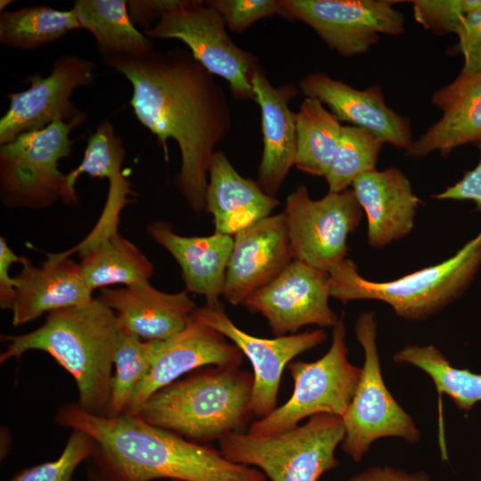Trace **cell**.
Listing matches in <instances>:
<instances>
[{"mask_svg":"<svg viewBox=\"0 0 481 481\" xmlns=\"http://www.w3.org/2000/svg\"><path fill=\"white\" fill-rule=\"evenodd\" d=\"M343 126L323 103L306 97L296 113L295 167L314 176H325L339 143Z\"/></svg>","mask_w":481,"mask_h":481,"instance_id":"obj_28","label":"cell"},{"mask_svg":"<svg viewBox=\"0 0 481 481\" xmlns=\"http://www.w3.org/2000/svg\"><path fill=\"white\" fill-rule=\"evenodd\" d=\"M14 1H12V0H1L0 1V11H1V12H4L6 6L10 5Z\"/></svg>","mask_w":481,"mask_h":481,"instance_id":"obj_43","label":"cell"},{"mask_svg":"<svg viewBox=\"0 0 481 481\" xmlns=\"http://www.w3.org/2000/svg\"><path fill=\"white\" fill-rule=\"evenodd\" d=\"M396 363H408L426 372L439 395H446L461 411L481 402V374L452 365L435 346L408 345L395 354Z\"/></svg>","mask_w":481,"mask_h":481,"instance_id":"obj_30","label":"cell"},{"mask_svg":"<svg viewBox=\"0 0 481 481\" xmlns=\"http://www.w3.org/2000/svg\"><path fill=\"white\" fill-rule=\"evenodd\" d=\"M27 257H20L10 248L5 238L0 237V306L11 310L16 296V281L10 276L13 263L23 265Z\"/></svg>","mask_w":481,"mask_h":481,"instance_id":"obj_39","label":"cell"},{"mask_svg":"<svg viewBox=\"0 0 481 481\" xmlns=\"http://www.w3.org/2000/svg\"><path fill=\"white\" fill-rule=\"evenodd\" d=\"M281 17L309 26L332 50L351 57L367 53L380 35L399 36L404 18L392 0H279Z\"/></svg>","mask_w":481,"mask_h":481,"instance_id":"obj_12","label":"cell"},{"mask_svg":"<svg viewBox=\"0 0 481 481\" xmlns=\"http://www.w3.org/2000/svg\"><path fill=\"white\" fill-rule=\"evenodd\" d=\"M125 155L122 139L116 135L112 124L109 120H104L87 139L80 164L66 174L62 201L66 204L77 202L75 185L83 174L109 180L123 172Z\"/></svg>","mask_w":481,"mask_h":481,"instance_id":"obj_33","label":"cell"},{"mask_svg":"<svg viewBox=\"0 0 481 481\" xmlns=\"http://www.w3.org/2000/svg\"><path fill=\"white\" fill-rule=\"evenodd\" d=\"M80 125L58 120L0 145V200L5 208L41 209L62 200L66 174L58 163L70 154L69 135Z\"/></svg>","mask_w":481,"mask_h":481,"instance_id":"obj_8","label":"cell"},{"mask_svg":"<svg viewBox=\"0 0 481 481\" xmlns=\"http://www.w3.org/2000/svg\"><path fill=\"white\" fill-rule=\"evenodd\" d=\"M216 10L201 0H178L143 34L150 39H177L211 74L229 84L233 98L254 101L251 77L258 59L231 39Z\"/></svg>","mask_w":481,"mask_h":481,"instance_id":"obj_10","label":"cell"},{"mask_svg":"<svg viewBox=\"0 0 481 481\" xmlns=\"http://www.w3.org/2000/svg\"><path fill=\"white\" fill-rule=\"evenodd\" d=\"M413 16L437 35L456 33L462 20L481 8V0H413Z\"/></svg>","mask_w":481,"mask_h":481,"instance_id":"obj_35","label":"cell"},{"mask_svg":"<svg viewBox=\"0 0 481 481\" xmlns=\"http://www.w3.org/2000/svg\"><path fill=\"white\" fill-rule=\"evenodd\" d=\"M351 189L366 215L371 247H386L413 230L421 201L400 169L388 167L367 172L355 180Z\"/></svg>","mask_w":481,"mask_h":481,"instance_id":"obj_21","label":"cell"},{"mask_svg":"<svg viewBox=\"0 0 481 481\" xmlns=\"http://www.w3.org/2000/svg\"><path fill=\"white\" fill-rule=\"evenodd\" d=\"M344 436L341 417L318 414L281 433L229 434L219 441V450L235 463L259 469L270 481H319L338 467L336 450Z\"/></svg>","mask_w":481,"mask_h":481,"instance_id":"obj_6","label":"cell"},{"mask_svg":"<svg viewBox=\"0 0 481 481\" xmlns=\"http://www.w3.org/2000/svg\"><path fill=\"white\" fill-rule=\"evenodd\" d=\"M464 63L461 72L473 74L481 71V8L469 14L455 33Z\"/></svg>","mask_w":481,"mask_h":481,"instance_id":"obj_37","label":"cell"},{"mask_svg":"<svg viewBox=\"0 0 481 481\" xmlns=\"http://www.w3.org/2000/svg\"><path fill=\"white\" fill-rule=\"evenodd\" d=\"M65 252L69 257L78 253L82 277L92 292L116 284L133 286L149 282L154 271L148 257L118 232L91 246Z\"/></svg>","mask_w":481,"mask_h":481,"instance_id":"obj_26","label":"cell"},{"mask_svg":"<svg viewBox=\"0 0 481 481\" xmlns=\"http://www.w3.org/2000/svg\"><path fill=\"white\" fill-rule=\"evenodd\" d=\"M192 319L222 333L250 362L253 368L252 412L261 419L277 407L278 394L284 369L300 354L311 350L327 338L322 329L264 338L239 328L218 306L197 307Z\"/></svg>","mask_w":481,"mask_h":481,"instance_id":"obj_14","label":"cell"},{"mask_svg":"<svg viewBox=\"0 0 481 481\" xmlns=\"http://www.w3.org/2000/svg\"><path fill=\"white\" fill-rule=\"evenodd\" d=\"M205 3L237 34L244 33L262 19L282 14L279 0H205Z\"/></svg>","mask_w":481,"mask_h":481,"instance_id":"obj_36","label":"cell"},{"mask_svg":"<svg viewBox=\"0 0 481 481\" xmlns=\"http://www.w3.org/2000/svg\"><path fill=\"white\" fill-rule=\"evenodd\" d=\"M14 278L16 296L11 311L12 323L16 327L45 313L83 306L94 299L79 263L65 252L48 254L40 266H35L28 258Z\"/></svg>","mask_w":481,"mask_h":481,"instance_id":"obj_19","label":"cell"},{"mask_svg":"<svg viewBox=\"0 0 481 481\" xmlns=\"http://www.w3.org/2000/svg\"><path fill=\"white\" fill-rule=\"evenodd\" d=\"M122 324L98 298L88 304L48 314L37 329L2 335L5 349L0 363L39 350L50 355L73 378L77 404L93 414L108 416L112 367Z\"/></svg>","mask_w":481,"mask_h":481,"instance_id":"obj_3","label":"cell"},{"mask_svg":"<svg viewBox=\"0 0 481 481\" xmlns=\"http://www.w3.org/2000/svg\"><path fill=\"white\" fill-rule=\"evenodd\" d=\"M98 298L114 311L121 324L146 340L167 338L183 330L196 308L186 290L166 293L150 282L102 289Z\"/></svg>","mask_w":481,"mask_h":481,"instance_id":"obj_23","label":"cell"},{"mask_svg":"<svg viewBox=\"0 0 481 481\" xmlns=\"http://www.w3.org/2000/svg\"><path fill=\"white\" fill-rule=\"evenodd\" d=\"M86 481H106V480L101 476V474L98 472L95 467L91 463L90 466L87 468ZM171 481H180V480H171Z\"/></svg>","mask_w":481,"mask_h":481,"instance_id":"obj_42","label":"cell"},{"mask_svg":"<svg viewBox=\"0 0 481 481\" xmlns=\"http://www.w3.org/2000/svg\"><path fill=\"white\" fill-rule=\"evenodd\" d=\"M298 87L306 96L325 103L339 119L364 128L384 143L405 152L413 140L409 119L387 105L378 85L360 90L322 72L309 73Z\"/></svg>","mask_w":481,"mask_h":481,"instance_id":"obj_18","label":"cell"},{"mask_svg":"<svg viewBox=\"0 0 481 481\" xmlns=\"http://www.w3.org/2000/svg\"><path fill=\"white\" fill-rule=\"evenodd\" d=\"M102 61L132 85L134 113L157 137L166 161L167 142L172 139L177 143L181 166L175 185L193 212L204 211L215 148L232 126L222 86L190 52L181 48L109 56Z\"/></svg>","mask_w":481,"mask_h":481,"instance_id":"obj_1","label":"cell"},{"mask_svg":"<svg viewBox=\"0 0 481 481\" xmlns=\"http://www.w3.org/2000/svg\"><path fill=\"white\" fill-rule=\"evenodd\" d=\"M362 211L351 188L312 200L307 188L298 186L283 211L293 258L329 273L347 258V240Z\"/></svg>","mask_w":481,"mask_h":481,"instance_id":"obj_11","label":"cell"},{"mask_svg":"<svg viewBox=\"0 0 481 481\" xmlns=\"http://www.w3.org/2000/svg\"><path fill=\"white\" fill-rule=\"evenodd\" d=\"M348 481H430L424 471L408 472L388 466H375L353 475Z\"/></svg>","mask_w":481,"mask_h":481,"instance_id":"obj_41","label":"cell"},{"mask_svg":"<svg viewBox=\"0 0 481 481\" xmlns=\"http://www.w3.org/2000/svg\"><path fill=\"white\" fill-rule=\"evenodd\" d=\"M346 326L338 319L329 350L318 360L291 361L287 369L293 379L291 396L269 415L254 420L249 432L273 435L289 430L318 414L343 418L355 395L362 368L347 358Z\"/></svg>","mask_w":481,"mask_h":481,"instance_id":"obj_7","label":"cell"},{"mask_svg":"<svg viewBox=\"0 0 481 481\" xmlns=\"http://www.w3.org/2000/svg\"><path fill=\"white\" fill-rule=\"evenodd\" d=\"M146 230L179 265L185 290L204 297L206 306H221L219 298L223 297L233 236L217 232L208 236H183L164 221L152 222Z\"/></svg>","mask_w":481,"mask_h":481,"instance_id":"obj_22","label":"cell"},{"mask_svg":"<svg viewBox=\"0 0 481 481\" xmlns=\"http://www.w3.org/2000/svg\"><path fill=\"white\" fill-rule=\"evenodd\" d=\"M279 200L258 183L241 176L223 151H216L208 170L205 210L212 215L215 232L234 236L271 216Z\"/></svg>","mask_w":481,"mask_h":481,"instance_id":"obj_25","label":"cell"},{"mask_svg":"<svg viewBox=\"0 0 481 481\" xmlns=\"http://www.w3.org/2000/svg\"><path fill=\"white\" fill-rule=\"evenodd\" d=\"M294 260L284 213L271 215L233 236L223 291L233 306H244Z\"/></svg>","mask_w":481,"mask_h":481,"instance_id":"obj_17","label":"cell"},{"mask_svg":"<svg viewBox=\"0 0 481 481\" xmlns=\"http://www.w3.org/2000/svg\"><path fill=\"white\" fill-rule=\"evenodd\" d=\"M55 421L94 442L90 458L106 481H266L259 469L235 463L208 444L190 441L138 415L101 416L77 403L59 409Z\"/></svg>","mask_w":481,"mask_h":481,"instance_id":"obj_2","label":"cell"},{"mask_svg":"<svg viewBox=\"0 0 481 481\" xmlns=\"http://www.w3.org/2000/svg\"><path fill=\"white\" fill-rule=\"evenodd\" d=\"M253 383V373L240 367H201L156 391L137 415L190 441L219 442L254 417Z\"/></svg>","mask_w":481,"mask_h":481,"instance_id":"obj_4","label":"cell"},{"mask_svg":"<svg viewBox=\"0 0 481 481\" xmlns=\"http://www.w3.org/2000/svg\"><path fill=\"white\" fill-rule=\"evenodd\" d=\"M178 0H130L127 1V9L130 18L135 24L144 30L150 29L160 20L165 13L170 10Z\"/></svg>","mask_w":481,"mask_h":481,"instance_id":"obj_40","label":"cell"},{"mask_svg":"<svg viewBox=\"0 0 481 481\" xmlns=\"http://www.w3.org/2000/svg\"><path fill=\"white\" fill-rule=\"evenodd\" d=\"M479 159L477 164L464 173L461 179L445 188L443 192L432 196L440 200H469L476 206V210L481 213V141L476 143Z\"/></svg>","mask_w":481,"mask_h":481,"instance_id":"obj_38","label":"cell"},{"mask_svg":"<svg viewBox=\"0 0 481 481\" xmlns=\"http://www.w3.org/2000/svg\"><path fill=\"white\" fill-rule=\"evenodd\" d=\"M94 450L93 439L73 429L56 460L24 469L9 481H70L77 468L83 461L90 460Z\"/></svg>","mask_w":481,"mask_h":481,"instance_id":"obj_34","label":"cell"},{"mask_svg":"<svg viewBox=\"0 0 481 481\" xmlns=\"http://www.w3.org/2000/svg\"><path fill=\"white\" fill-rule=\"evenodd\" d=\"M355 334L363 349L364 363L355 395L342 418L345 436L341 448L359 462L379 438L399 437L414 444L420 440V432L384 382L373 313L364 312L357 317Z\"/></svg>","mask_w":481,"mask_h":481,"instance_id":"obj_9","label":"cell"},{"mask_svg":"<svg viewBox=\"0 0 481 481\" xmlns=\"http://www.w3.org/2000/svg\"><path fill=\"white\" fill-rule=\"evenodd\" d=\"M151 369L137 386L123 413L137 415L160 388L206 366L240 367L243 354L216 330L192 319L173 336L152 340Z\"/></svg>","mask_w":481,"mask_h":481,"instance_id":"obj_16","label":"cell"},{"mask_svg":"<svg viewBox=\"0 0 481 481\" xmlns=\"http://www.w3.org/2000/svg\"><path fill=\"white\" fill-rule=\"evenodd\" d=\"M480 266L481 227L449 258L391 281L367 280L346 258L329 273L330 298L342 302L378 300L404 319L424 320L460 298Z\"/></svg>","mask_w":481,"mask_h":481,"instance_id":"obj_5","label":"cell"},{"mask_svg":"<svg viewBox=\"0 0 481 481\" xmlns=\"http://www.w3.org/2000/svg\"><path fill=\"white\" fill-rule=\"evenodd\" d=\"M384 142L373 133L355 126H343L338 146L324 176L329 192L351 188L360 175L375 170Z\"/></svg>","mask_w":481,"mask_h":481,"instance_id":"obj_31","label":"cell"},{"mask_svg":"<svg viewBox=\"0 0 481 481\" xmlns=\"http://www.w3.org/2000/svg\"><path fill=\"white\" fill-rule=\"evenodd\" d=\"M330 298L329 273L294 259L244 306L262 314L278 337L307 325L334 327L339 318L330 307Z\"/></svg>","mask_w":481,"mask_h":481,"instance_id":"obj_15","label":"cell"},{"mask_svg":"<svg viewBox=\"0 0 481 481\" xmlns=\"http://www.w3.org/2000/svg\"><path fill=\"white\" fill-rule=\"evenodd\" d=\"M80 29L72 9L29 6L0 12V43L14 49L39 48Z\"/></svg>","mask_w":481,"mask_h":481,"instance_id":"obj_29","label":"cell"},{"mask_svg":"<svg viewBox=\"0 0 481 481\" xmlns=\"http://www.w3.org/2000/svg\"><path fill=\"white\" fill-rule=\"evenodd\" d=\"M95 69L90 60L64 54L53 61L46 77L40 73L28 77V89L7 95L10 104L0 118V145L58 120L83 124L87 113L78 109L70 96L77 88L93 83Z\"/></svg>","mask_w":481,"mask_h":481,"instance_id":"obj_13","label":"cell"},{"mask_svg":"<svg viewBox=\"0 0 481 481\" xmlns=\"http://www.w3.org/2000/svg\"><path fill=\"white\" fill-rule=\"evenodd\" d=\"M152 355V341L142 340L122 325L113 360L115 371L108 416H118L125 412L135 388L151 369Z\"/></svg>","mask_w":481,"mask_h":481,"instance_id":"obj_32","label":"cell"},{"mask_svg":"<svg viewBox=\"0 0 481 481\" xmlns=\"http://www.w3.org/2000/svg\"><path fill=\"white\" fill-rule=\"evenodd\" d=\"M251 86L260 107L263 135L257 183L265 193L274 197L295 166L296 113L289 109V102L297 90L292 84L274 87L260 64L253 72Z\"/></svg>","mask_w":481,"mask_h":481,"instance_id":"obj_20","label":"cell"},{"mask_svg":"<svg viewBox=\"0 0 481 481\" xmlns=\"http://www.w3.org/2000/svg\"><path fill=\"white\" fill-rule=\"evenodd\" d=\"M95 40L101 58L138 55L153 50L152 41L133 23L125 0H76L71 8Z\"/></svg>","mask_w":481,"mask_h":481,"instance_id":"obj_27","label":"cell"},{"mask_svg":"<svg viewBox=\"0 0 481 481\" xmlns=\"http://www.w3.org/2000/svg\"><path fill=\"white\" fill-rule=\"evenodd\" d=\"M432 103L442 116L413 141L407 155L420 158L437 151L446 156L460 146L481 141V71L461 72L434 93Z\"/></svg>","mask_w":481,"mask_h":481,"instance_id":"obj_24","label":"cell"}]
</instances>
